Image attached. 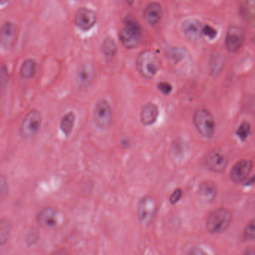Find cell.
Here are the masks:
<instances>
[{
    "label": "cell",
    "instance_id": "1",
    "mask_svg": "<svg viewBox=\"0 0 255 255\" xmlns=\"http://www.w3.org/2000/svg\"><path fill=\"white\" fill-rule=\"evenodd\" d=\"M161 61L151 50H144L136 58V68L141 76L147 79H152L161 69Z\"/></svg>",
    "mask_w": 255,
    "mask_h": 255
},
{
    "label": "cell",
    "instance_id": "2",
    "mask_svg": "<svg viewBox=\"0 0 255 255\" xmlns=\"http://www.w3.org/2000/svg\"><path fill=\"white\" fill-rule=\"evenodd\" d=\"M141 37L140 24L133 16H127L119 32V39L123 46L127 49H133L139 44Z\"/></svg>",
    "mask_w": 255,
    "mask_h": 255
},
{
    "label": "cell",
    "instance_id": "3",
    "mask_svg": "<svg viewBox=\"0 0 255 255\" xmlns=\"http://www.w3.org/2000/svg\"><path fill=\"white\" fill-rule=\"evenodd\" d=\"M232 214L227 208H221L213 211L207 220V229L211 234L225 232L232 223Z\"/></svg>",
    "mask_w": 255,
    "mask_h": 255
},
{
    "label": "cell",
    "instance_id": "4",
    "mask_svg": "<svg viewBox=\"0 0 255 255\" xmlns=\"http://www.w3.org/2000/svg\"><path fill=\"white\" fill-rule=\"evenodd\" d=\"M171 65L175 73L181 76H188L193 67L190 52L184 48H174L169 53Z\"/></svg>",
    "mask_w": 255,
    "mask_h": 255
},
{
    "label": "cell",
    "instance_id": "5",
    "mask_svg": "<svg viewBox=\"0 0 255 255\" xmlns=\"http://www.w3.org/2000/svg\"><path fill=\"white\" fill-rule=\"evenodd\" d=\"M158 202L151 196H145L139 200L137 205V216L143 226H148L154 222L157 211Z\"/></svg>",
    "mask_w": 255,
    "mask_h": 255
},
{
    "label": "cell",
    "instance_id": "6",
    "mask_svg": "<svg viewBox=\"0 0 255 255\" xmlns=\"http://www.w3.org/2000/svg\"><path fill=\"white\" fill-rule=\"evenodd\" d=\"M195 127L203 137L211 139L216 130V123L214 116L206 109L196 111L193 118Z\"/></svg>",
    "mask_w": 255,
    "mask_h": 255
},
{
    "label": "cell",
    "instance_id": "7",
    "mask_svg": "<svg viewBox=\"0 0 255 255\" xmlns=\"http://www.w3.org/2000/svg\"><path fill=\"white\" fill-rule=\"evenodd\" d=\"M94 124L98 128L106 130L111 127L113 121V113L109 102L106 100L97 101L93 112Z\"/></svg>",
    "mask_w": 255,
    "mask_h": 255
},
{
    "label": "cell",
    "instance_id": "8",
    "mask_svg": "<svg viewBox=\"0 0 255 255\" xmlns=\"http://www.w3.org/2000/svg\"><path fill=\"white\" fill-rule=\"evenodd\" d=\"M42 125L41 114L36 109L30 111L22 121L19 128V133L23 139L34 137Z\"/></svg>",
    "mask_w": 255,
    "mask_h": 255
},
{
    "label": "cell",
    "instance_id": "9",
    "mask_svg": "<svg viewBox=\"0 0 255 255\" xmlns=\"http://www.w3.org/2000/svg\"><path fill=\"white\" fill-rule=\"evenodd\" d=\"M96 69L94 64L91 62L84 63L76 73V85L82 89L89 88L95 80Z\"/></svg>",
    "mask_w": 255,
    "mask_h": 255
},
{
    "label": "cell",
    "instance_id": "10",
    "mask_svg": "<svg viewBox=\"0 0 255 255\" xmlns=\"http://www.w3.org/2000/svg\"><path fill=\"white\" fill-rule=\"evenodd\" d=\"M37 223L43 228H55L61 221V214L58 209L53 207H46L37 214Z\"/></svg>",
    "mask_w": 255,
    "mask_h": 255
},
{
    "label": "cell",
    "instance_id": "11",
    "mask_svg": "<svg viewBox=\"0 0 255 255\" xmlns=\"http://www.w3.org/2000/svg\"><path fill=\"white\" fill-rule=\"evenodd\" d=\"M205 164L208 169L212 172H222L227 167L228 160L220 149L214 148L207 154Z\"/></svg>",
    "mask_w": 255,
    "mask_h": 255
},
{
    "label": "cell",
    "instance_id": "12",
    "mask_svg": "<svg viewBox=\"0 0 255 255\" xmlns=\"http://www.w3.org/2000/svg\"><path fill=\"white\" fill-rule=\"evenodd\" d=\"M97 14L88 7H81L75 15V23L78 28L83 31L91 29L97 22Z\"/></svg>",
    "mask_w": 255,
    "mask_h": 255
},
{
    "label": "cell",
    "instance_id": "13",
    "mask_svg": "<svg viewBox=\"0 0 255 255\" xmlns=\"http://www.w3.org/2000/svg\"><path fill=\"white\" fill-rule=\"evenodd\" d=\"M181 30L186 38L193 43L199 41L203 33L201 22L193 18L184 19L181 23Z\"/></svg>",
    "mask_w": 255,
    "mask_h": 255
},
{
    "label": "cell",
    "instance_id": "14",
    "mask_svg": "<svg viewBox=\"0 0 255 255\" xmlns=\"http://www.w3.org/2000/svg\"><path fill=\"white\" fill-rule=\"evenodd\" d=\"M253 168V163L251 160H246V159L239 160L232 167L230 172L231 179L235 184H241L244 182L251 173Z\"/></svg>",
    "mask_w": 255,
    "mask_h": 255
},
{
    "label": "cell",
    "instance_id": "15",
    "mask_svg": "<svg viewBox=\"0 0 255 255\" xmlns=\"http://www.w3.org/2000/svg\"><path fill=\"white\" fill-rule=\"evenodd\" d=\"M244 32L238 27H232L228 31L226 37V47L229 52H238L244 43Z\"/></svg>",
    "mask_w": 255,
    "mask_h": 255
},
{
    "label": "cell",
    "instance_id": "16",
    "mask_svg": "<svg viewBox=\"0 0 255 255\" xmlns=\"http://www.w3.org/2000/svg\"><path fill=\"white\" fill-rule=\"evenodd\" d=\"M16 31L14 24L6 22L3 24L0 33V43L4 50H10L16 41Z\"/></svg>",
    "mask_w": 255,
    "mask_h": 255
},
{
    "label": "cell",
    "instance_id": "17",
    "mask_svg": "<svg viewBox=\"0 0 255 255\" xmlns=\"http://www.w3.org/2000/svg\"><path fill=\"white\" fill-rule=\"evenodd\" d=\"M163 13L161 4L157 1H152L145 7L144 18L149 25H155L161 20Z\"/></svg>",
    "mask_w": 255,
    "mask_h": 255
},
{
    "label": "cell",
    "instance_id": "18",
    "mask_svg": "<svg viewBox=\"0 0 255 255\" xmlns=\"http://www.w3.org/2000/svg\"><path fill=\"white\" fill-rule=\"evenodd\" d=\"M159 112L158 107L152 103H148L142 107L141 111V122L144 126L149 127L157 122L158 119Z\"/></svg>",
    "mask_w": 255,
    "mask_h": 255
},
{
    "label": "cell",
    "instance_id": "19",
    "mask_svg": "<svg viewBox=\"0 0 255 255\" xmlns=\"http://www.w3.org/2000/svg\"><path fill=\"white\" fill-rule=\"evenodd\" d=\"M217 193L218 189L214 181H205L199 185V196L206 202H213L217 198Z\"/></svg>",
    "mask_w": 255,
    "mask_h": 255
},
{
    "label": "cell",
    "instance_id": "20",
    "mask_svg": "<svg viewBox=\"0 0 255 255\" xmlns=\"http://www.w3.org/2000/svg\"><path fill=\"white\" fill-rule=\"evenodd\" d=\"M225 60L220 52H215L213 54L210 60L209 70L211 76H218L224 67Z\"/></svg>",
    "mask_w": 255,
    "mask_h": 255
},
{
    "label": "cell",
    "instance_id": "21",
    "mask_svg": "<svg viewBox=\"0 0 255 255\" xmlns=\"http://www.w3.org/2000/svg\"><path fill=\"white\" fill-rule=\"evenodd\" d=\"M76 122V115L73 112H67L60 121V129L65 136H69L73 131Z\"/></svg>",
    "mask_w": 255,
    "mask_h": 255
},
{
    "label": "cell",
    "instance_id": "22",
    "mask_svg": "<svg viewBox=\"0 0 255 255\" xmlns=\"http://www.w3.org/2000/svg\"><path fill=\"white\" fill-rule=\"evenodd\" d=\"M36 70V63L33 59L25 60L22 63V66L19 70V74L22 79H31V77L34 76Z\"/></svg>",
    "mask_w": 255,
    "mask_h": 255
},
{
    "label": "cell",
    "instance_id": "23",
    "mask_svg": "<svg viewBox=\"0 0 255 255\" xmlns=\"http://www.w3.org/2000/svg\"><path fill=\"white\" fill-rule=\"evenodd\" d=\"M102 52L105 58L111 60L115 56L117 52V45L112 37H106L102 44Z\"/></svg>",
    "mask_w": 255,
    "mask_h": 255
},
{
    "label": "cell",
    "instance_id": "24",
    "mask_svg": "<svg viewBox=\"0 0 255 255\" xmlns=\"http://www.w3.org/2000/svg\"><path fill=\"white\" fill-rule=\"evenodd\" d=\"M11 223L6 218L1 219L0 223V243L3 246L8 241L11 232Z\"/></svg>",
    "mask_w": 255,
    "mask_h": 255
},
{
    "label": "cell",
    "instance_id": "25",
    "mask_svg": "<svg viewBox=\"0 0 255 255\" xmlns=\"http://www.w3.org/2000/svg\"><path fill=\"white\" fill-rule=\"evenodd\" d=\"M250 133H251V126L248 122H243L236 131V134L242 141L247 140Z\"/></svg>",
    "mask_w": 255,
    "mask_h": 255
},
{
    "label": "cell",
    "instance_id": "26",
    "mask_svg": "<svg viewBox=\"0 0 255 255\" xmlns=\"http://www.w3.org/2000/svg\"><path fill=\"white\" fill-rule=\"evenodd\" d=\"M174 154L175 157H187L188 154L189 148L187 144L184 143L183 141L177 142L174 145Z\"/></svg>",
    "mask_w": 255,
    "mask_h": 255
},
{
    "label": "cell",
    "instance_id": "27",
    "mask_svg": "<svg viewBox=\"0 0 255 255\" xmlns=\"http://www.w3.org/2000/svg\"><path fill=\"white\" fill-rule=\"evenodd\" d=\"M244 238L247 240L255 239V218L250 221L244 230Z\"/></svg>",
    "mask_w": 255,
    "mask_h": 255
},
{
    "label": "cell",
    "instance_id": "28",
    "mask_svg": "<svg viewBox=\"0 0 255 255\" xmlns=\"http://www.w3.org/2000/svg\"><path fill=\"white\" fill-rule=\"evenodd\" d=\"M38 232H37L36 229H31L29 232H28L26 236H25V244H26L27 245L29 246V247H31V246L34 245V244L37 242V240H38Z\"/></svg>",
    "mask_w": 255,
    "mask_h": 255
},
{
    "label": "cell",
    "instance_id": "29",
    "mask_svg": "<svg viewBox=\"0 0 255 255\" xmlns=\"http://www.w3.org/2000/svg\"><path fill=\"white\" fill-rule=\"evenodd\" d=\"M183 196V191L181 189L178 188L176 190H174L173 193L171 195L170 199V203L172 204V205H175V204L178 203L180 200H181V197Z\"/></svg>",
    "mask_w": 255,
    "mask_h": 255
},
{
    "label": "cell",
    "instance_id": "30",
    "mask_svg": "<svg viewBox=\"0 0 255 255\" xmlns=\"http://www.w3.org/2000/svg\"><path fill=\"white\" fill-rule=\"evenodd\" d=\"M157 88H158V89L161 91V93H163L165 95H168V94H170L172 91V85L166 82H160V83L157 85Z\"/></svg>",
    "mask_w": 255,
    "mask_h": 255
},
{
    "label": "cell",
    "instance_id": "31",
    "mask_svg": "<svg viewBox=\"0 0 255 255\" xmlns=\"http://www.w3.org/2000/svg\"><path fill=\"white\" fill-rule=\"evenodd\" d=\"M203 33L210 39H214L217 36V30L209 25H205V28H203Z\"/></svg>",
    "mask_w": 255,
    "mask_h": 255
},
{
    "label": "cell",
    "instance_id": "32",
    "mask_svg": "<svg viewBox=\"0 0 255 255\" xmlns=\"http://www.w3.org/2000/svg\"><path fill=\"white\" fill-rule=\"evenodd\" d=\"M186 255H209L206 252L204 251L202 249L199 247H193L189 250L188 253Z\"/></svg>",
    "mask_w": 255,
    "mask_h": 255
},
{
    "label": "cell",
    "instance_id": "33",
    "mask_svg": "<svg viewBox=\"0 0 255 255\" xmlns=\"http://www.w3.org/2000/svg\"><path fill=\"white\" fill-rule=\"evenodd\" d=\"M7 181H6L5 178H4L3 175H1V194L4 195L5 194L6 192H7Z\"/></svg>",
    "mask_w": 255,
    "mask_h": 255
},
{
    "label": "cell",
    "instance_id": "34",
    "mask_svg": "<svg viewBox=\"0 0 255 255\" xmlns=\"http://www.w3.org/2000/svg\"><path fill=\"white\" fill-rule=\"evenodd\" d=\"M242 255H255V252L254 250H247Z\"/></svg>",
    "mask_w": 255,
    "mask_h": 255
},
{
    "label": "cell",
    "instance_id": "35",
    "mask_svg": "<svg viewBox=\"0 0 255 255\" xmlns=\"http://www.w3.org/2000/svg\"><path fill=\"white\" fill-rule=\"evenodd\" d=\"M124 1H125L129 5H132V4H133V3L135 2L136 0H124Z\"/></svg>",
    "mask_w": 255,
    "mask_h": 255
},
{
    "label": "cell",
    "instance_id": "36",
    "mask_svg": "<svg viewBox=\"0 0 255 255\" xmlns=\"http://www.w3.org/2000/svg\"><path fill=\"white\" fill-rule=\"evenodd\" d=\"M9 0H0V3H1V5L3 6L4 4H7Z\"/></svg>",
    "mask_w": 255,
    "mask_h": 255
},
{
    "label": "cell",
    "instance_id": "37",
    "mask_svg": "<svg viewBox=\"0 0 255 255\" xmlns=\"http://www.w3.org/2000/svg\"><path fill=\"white\" fill-rule=\"evenodd\" d=\"M254 43H255V37L254 38Z\"/></svg>",
    "mask_w": 255,
    "mask_h": 255
},
{
    "label": "cell",
    "instance_id": "38",
    "mask_svg": "<svg viewBox=\"0 0 255 255\" xmlns=\"http://www.w3.org/2000/svg\"></svg>",
    "mask_w": 255,
    "mask_h": 255
}]
</instances>
